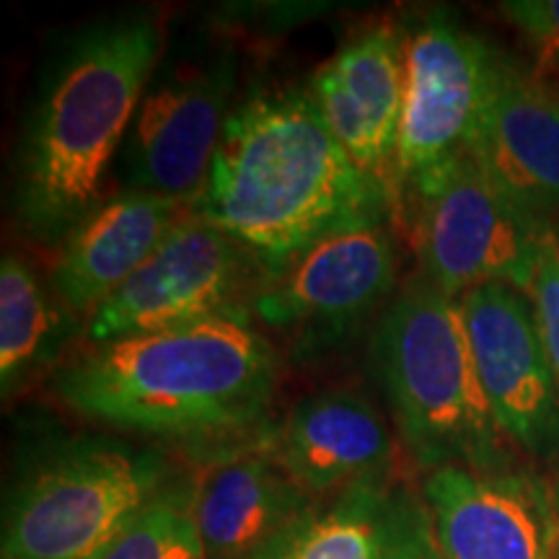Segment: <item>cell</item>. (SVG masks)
Instances as JSON below:
<instances>
[{"mask_svg": "<svg viewBox=\"0 0 559 559\" xmlns=\"http://www.w3.org/2000/svg\"><path fill=\"white\" fill-rule=\"evenodd\" d=\"M190 213L272 280L332 236L394 221L396 205L334 138L309 83H251Z\"/></svg>", "mask_w": 559, "mask_h": 559, "instance_id": "6da1fadb", "label": "cell"}, {"mask_svg": "<svg viewBox=\"0 0 559 559\" xmlns=\"http://www.w3.org/2000/svg\"><path fill=\"white\" fill-rule=\"evenodd\" d=\"M47 383L62 407L104 432L198 461L270 428L280 355L254 321L223 317L86 345Z\"/></svg>", "mask_w": 559, "mask_h": 559, "instance_id": "7a4b0ae2", "label": "cell"}, {"mask_svg": "<svg viewBox=\"0 0 559 559\" xmlns=\"http://www.w3.org/2000/svg\"><path fill=\"white\" fill-rule=\"evenodd\" d=\"M166 52L158 11L107 13L52 41L11 153L13 221L58 249L94 210L132 117Z\"/></svg>", "mask_w": 559, "mask_h": 559, "instance_id": "3957f363", "label": "cell"}, {"mask_svg": "<svg viewBox=\"0 0 559 559\" xmlns=\"http://www.w3.org/2000/svg\"><path fill=\"white\" fill-rule=\"evenodd\" d=\"M366 368L415 469L519 466L495 423L459 298L415 277L376 319Z\"/></svg>", "mask_w": 559, "mask_h": 559, "instance_id": "277c9868", "label": "cell"}, {"mask_svg": "<svg viewBox=\"0 0 559 559\" xmlns=\"http://www.w3.org/2000/svg\"><path fill=\"white\" fill-rule=\"evenodd\" d=\"M181 472L160 445L115 432L34 438L5 485L0 559L94 557Z\"/></svg>", "mask_w": 559, "mask_h": 559, "instance_id": "5b68a950", "label": "cell"}, {"mask_svg": "<svg viewBox=\"0 0 559 559\" xmlns=\"http://www.w3.org/2000/svg\"><path fill=\"white\" fill-rule=\"evenodd\" d=\"M239 81V47L218 32L166 47L115 160L120 190L192 205L241 99Z\"/></svg>", "mask_w": 559, "mask_h": 559, "instance_id": "8992f818", "label": "cell"}, {"mask_svg": "<svg viewBox=\"0 0 559 559\" xmlns=\"http://www.w3.org/2000/svg\"><path fill=\"white\" fill-rule=\"evenodd\" d=\"M400 215H407L417 277L449 298L489 283L531 290L547 223L513 205L466 151L409 181Z\"/></svg>", "mask_w": 559, "mask_h": 559, "instance_id": "52a82bcc", "label": "cell"}, {"mask_svg": "<svg viewBox=\"0 0 559 559\" xmlns=\"http://www.w3.org/2000/svg\"><path fill=\"white\" fill-rule=\"evenodd\" d=\"M270 277L234 239L187 210L158 249L86 321V345L210 319H251Z\"/></svg>", "mask_w": 559, "mask_h": 559, "instance_id": "ba28073f", "label": "cell"}, {"mask_svg": "<svg viewBox=\"0 0 559 559\" xmlns=\"http://www.w3.org/2000/svg\"><path fill=\"white\" fill-rule=\"evenodd\" d=\"M400 249L391 221L355 228L306 251L254 300V319L288 340L293 358L347 347L396 296Z\"/></svg>", "mask_w": 559, "mask_h": 559, "instance_id": "9c48e42d", "label": "cell"}, {"mask_svg": "<svg viewBox=\"0 0 559 559\" xmlns=\"http://www.w3.org/2000/svg\"><path fill=\"white\" fill-rule=\"evenodd\" d=\"M404 107L396 145V218L404 187L466 151L500 55L449 9L419 13L402 32Z\"/></svg>", "mask_w": 559, "mask_h": 559, "instance_id": "30bf717a", "label": "cell"}, {"mask_svg": "<svg viewBox=\"0 0 559 559\" xmlns=\"http://www.w3.org/2000/svg\"><path fill=\"white\" fill-rule=\"evenodd\" d=\"M461 300L495 423L515 451L559 461V381L528 293L489 283Z\"/></svg>", "mask_w": 559, "mask_h": 559, "instance_id": "8fae6325", "label": "cell"}, {"mask_svg": "<svg viewBox=\"0 0 559 559\" xmlns=\"http://www.w3.org/2000/svg\"><path fill=\"white\" fill-rule=\"evenodd\" d=\"M419 487L438 559H559V515L542 474L445 466Z\"/></svg>", "mask_w": 559, "mask_h": 559, "instance_id": "7c38bea8", "label": "cell"}, {"mask_svg": "<svg viewBox=\"0 0 559 559\" xmlns=\"http://www.w3.org/2000/svg\"><path fill=\"white\" fill-rule=\"evenodd\" d=\"M257 559H438L423 487L402 469L313 500Z\"/></svg>", "mask_w": 559, "mask_h": 559, "instance_id": "4fadbf2b", "label": "cell"}, {"mask_svg": "<svg viewBox=\"0 0 559 559\" xmlns=\"http://www.w3.org/2000/svg\"><path fill=\"white\" fill-rule=\"evenodd\" d=\"M321 115L355 164L391 192L404 107V41L389 19L362 26L309 81Z\"/></svg>", "mask_w": 559, "mask_h": 559, "instance_id": "5bb4252c", "label": "cell"}, {"mask_svg": "<svg viewBox=\"0 0 559 559\" xmlns=\"http://www.w3.org/2000/svg\"><path fill=\"white\" fill-rule=\"evenodd\" d=\"M466 153L531 218L559 215V96L508 55H500Z\"/></svg>", "mask_w": 559, "mask_h": 559, "instance_id": "9a60e30c", "label": "cell"}, {"mask_svg": "<svg viewBox=\"0 0 559 559\" xmlns=\"http://www.w3.org/2000/svg\"><path fill=\"white\" fill-rule=\"evenodd\" d=\"M275 423L194 466V519L207 559H257L313 498L272 453Z\"/></svg>", "mask_w": 559, "mask_h": 559, "instance_id": "2e32d148", "label": "cell"}, {"mask_svg": "<svg viewBox=\"0 0 559 559\" xmlns=\"http://www.w3.org/2000/svg\"><path fill=\"white\" fill-rule=\"evenodd\" d=\"M396 432L376 402L358 389H321L275 423L272 453L313 500L353 481L400 469Z\"/></svg>", "mask_w": 559, "mask_h": 559, "instance_id": "e0dca14e", "label": "cell"}, {"mask_svg": "<svg viewBox=\"0 0 559 559\" xmlns=\"http://www.w3.org/2000/svg\"><path fill=\"white\" fill-rule=\"evenodd\" d=\"M190 210L187 202L143 190L104 198L55 249L52 290L88 321L99 306L158 249Z\"/></svg>", "mask_w": 559, "mask_h": 559, "instance_id": "ac0fdd59", "label": "cell"}, {"mask_svg": "<svg viewBox=\"0 0 559 559\" xmlns=\"http://www.w3.org/2000/svg\"><path fill=\"white\" fill-rule=\"evenodd\" d=\"M86 321L75 317L45 280L16 251L0 262V396L9 404L68 358Z\"/></svg>", "mask_w": 559, "mask_h": 559, "instance_id": "d6986e66", "label": "cell"}, {"mask_svg": "<svg viewBox=\"0 0 559 559\" xmlns=\"http://www.w3.org/2000/svg\"><path fill=\"white\" fill-rule=\"evenodd\" d=\"M88 559H207L194 519V477L181 472L143 513Z\"/></svg>", "mask_w": 559, "mask_h": 559, "instance_id": "ffe728a7", "label": "cell"}, {"mask_svg": "<svg viewBox=\"0 0 559 559\" xmlns=\"http://www.w3.org/2000/svg\"><path fill=\"white\" fill-rule=\"evenodd\" d=\"M500 13L526 41L534 73L559 75V0H506Z\"/></svg>", "mask_w": 559, "mask_h": 559, "instance_id": "44dd1931", "label": "cell"}, {"mask_svg": "<svg viewBox=\"0 0 559 559\" xmlns=\"http://www.w3.org/2000/svg\"><path fill=\"white\" fill-rule=\"evenodd\" d=\"M531 304H534L539 332L547 355L559 381V228L547 223L536 249V270L531 283Z\"/></svg>", "mask_w": 559, "mask_h": 559, "instance_id": "7402d4cb", "label": "cell"}, {"mask_svg": "<svg viewBox=\"0 0 559 559\" xmlns=\"http://www.w3.org/2000/svg\"><path fill=\"white\" fill-rule=\"evenodd\" d=\"M549 481H551V495H555V506H557V515H559V461H557L555 477H551Z\"/></svg>", "mask_w": 559, "mask_h": 559, "instance_id": "603a6c76", "label": "cell"}]
</instances>
